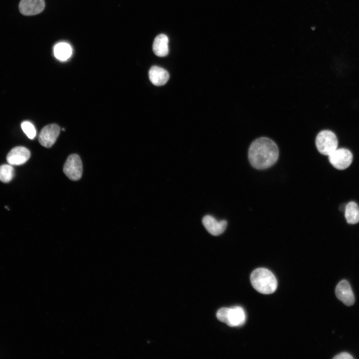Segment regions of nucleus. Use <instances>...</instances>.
<instances>
[{
  "label": "nucleus",
  "instance_id": "f257e3e1",
  "mask_svg": "<svg viewBox=\"0 0 359 359\" xmlns=\"http://www.w3.org/2000/svg\"><path fill=\"white\" fill-rule=\"evenodd\" d=\"M248 155L251 165L256 169L263 170L271 167L277 162L279 149L272 140L261 137L251 143Z\"/></svg>",
  "mask_w": 359,
  "mask_h": 359
},
{
  "label": "nucleus",
  "instance_id": "f03ea898",
  "mask_svg": "<svg viewBox=\"0 0 359 359\" xmlns=\"http://www.w3.org/2000/svg\"><path fill=\"white\" fill-rule=\"evenodd\" d=\"M250 281L253 288L264 294H272L277 287V281L269 270L259 268L254 270L250 275Z\"/></svg>",
  "mask_w": 359,
  "mask_h": 359
},
{
  "label": "nucleus",
  "instance_id": "7ed1b4c3",
  "mask_svg": "<svg viewBox=\"0 0 359 359\" xmlns=\"http://www.w3.org/2000/svg\"><path fill=\"white\" fill-rule=\"evenodd\" d=\"M218 320L230 327H238L244 324L246 314L243 309L239 306L222 308L216 313Z\"/></svg>",
  "mask_w": 359,
  "mask_h": 359
},
{
  "label": "nucleus",
  "instance_id": "20e7f679",
  "mask_svg": "<svg viewBox=\"0 0 359 359\" xmlns=\"http://www.w3.org/2000/svg\"><path fill=\"white\" fill-rule=\"evenodd\" d=\"M315 142L319 153L325 156H329L338 148V138L335 134L330 130L320 132L316 137Z\"/></svg>",
  "mask_w": 359,
  "mask_h": 359
},
{
  "label": "nucleus",
  "instance_id": "39448f33",
  "mask_svg": "<svg viewBox=\"0 0 359 359\" xmlns=\"http://www.w3.org/2000/svg\"><path fill=\"white\" fill-rule=\"evenodd\" d=\"M328 156L331 165L340 170L348 168L352 163L353 159L351 152L345 148H337Z\"/></svg>",
  "mask_w": 359,
  "mask_h": 359
},
{
  "label": "nucleus",
  "instance_id": "423d86ee",
  "mask_svg": "<svg viewBox=\"0 0 359 359\" xmlns=\"http://www.w3.org/2000/svg\"><path fill=\"white\" fill-rule=\"evenodd\" d=\"M83 166L79 156L76 154L70 155L66 160L63 172L72 180H80L82 175Z\"/></svg>",
  "mask_w": 359,
  "mask_h": 359
},
{
  "label": "nucleus",
  "instance_id": "0eeeda50",
  "mask_svg": "<svg viewBox=\"0 0 359 359\" xmlns=\"http://www.w3.org/2000/svg\"><path fill=\"white\" fill-rule=\"evenodd\" d=\"M60 131V127L57 124H51L46 125L42 129L39 134V143L44 147H51L56 142Z\"/></svg>",
  "mask_w": 359,
  "mask_h": 359
},
{
  "label": "nucleus",
  "instance_id": "6e6552de",
  "mask_svg": "<svg viewBox=\"0 0 359 359\" xmlns=\"http://www.w3.org/2000/svg\"><path fill=\"white\" fill-rule=\"evenodd\" d=\"M30 156V153L27 148L18 146L10 151L6 156V161L11 166H19L25 163Z\"/></svg>",
  "mask_w": 359,
  "mask_h": 359
},
{
  "label": "nucleus",
  "instance_id": "1a4fd4ad",
  "mask_svg": "<svg viewBox=\"0 0 359 359\" xmlns=\"http://www.w3.org/2000/svg\"><path fill=\"white\" fill-rule=\"evenodd\" d=\"M45 6L44 0H20L18 8L24 15H34L40 13Z\"/></svg>",
  "mask_w": 359,
  "mask_h": 359
},
{
  "label": "nucleus",
  "instance_id": "9d476101",
  "mask_svg": "<svg viewBox=\"0 0 359 359\" xmlns=\"http://www.w3.org/2000/svg\"><path fill=\"white\" fill-rule=\"evenodd\" d=\"M335 293L337 297L347 306H350L354 304V293L348 281H341L336 288Z\"/></svg>",
  "mask_w": 359,
  "mask_h": 359
},
{
  "label": "nucleus",
  "instance_id": "9b49d317",
  "mask_svg": "<svg viewBox=\"0 0 359 359\" xmlns=\"http://www.w3.org/2000/svg\"><path fill=\"white\" fill-rule=\"evenodd\" d=\"M202 224L207 231L214 236L219 235L225 230L227 221L225 220H217L211 215H205L202 218Z\"/></svg>",
  "mask_w": 359,
  "mask_h": 359
},
{
  "label": "nucleus",
  "instance_id": "f8f14e48",
  "mask_svg": "<svg viewBox=\"0 0 359 359\" xmlns=\"http://www.w3.org/2000/svg\"><path fill=\"white\" fill-rule=\"evenodd\" d=\"M149 77L154 85L159 86L165 85L168 82L170 75L165 69L157 66H153L149 70Z\"/></svg>",
  "mask_w": 359,
  "mask_h": 359
},
{
  "label": "nucleus",
  "instance_id": "ddd939ff",
  "mask_svg": "<svg viewBox=\"0 0 359 359\" xmlns=\"http://www.w3.org/2000/svg\"><path fill=\"white\" fill-rule=\"evenodd\" d=\"M168 43L169 39L166 35L160 34L157 36L153 44V50L154 53L160 57L167 55L169 53Z\"/></svg>",
  "mask_w": 359,
  "mask_h": 359
},
{
  "label": "nucleus",
  "instance_id": "4468645a",
  "mask_svg": "<svg viewBox=\"0 0 359 359\" xmlns=\"http://www.w3.org/2000/svg\"><path fill=\"white\" fill-rule=\"evenodd\" d=\"M345 216L349 224H356L359 222V207L354 201H351L346 205Z\"/></svg>",
  "mask_w": 359,
  "mask_h": 359
},
{
  "label": "nucleus",
  "instance_id": "2eb2a0df",
  "mask_svg": "<svg viewBox=\"0 0 359 359\" xmlns=\"http://www.w3.org/2000/svg\"><path fill=\"white\" fill-rule=\"evenodd\" d=\"M55 57L59 60L65 61L72 54V48L69 44L65 42L57 44L54 48Z\"/></svg>",
  "mask_w": 359,
  "mask_h": 359
},
{
  "label": "nucleus",
  "instance_id": "dca6fc26",
  "mask_svg": "<svg viewBox=\"0 0 359 359\" xmlns=\"http://www.w3.org/2000/svg\"><path fill=\"white\" fill-rule=\"evenodd\" d=\"M14 175V170L10 165L4 164L0 166V180L4 183L9 182Z\"/></svg>",
  "mask_w": 359,
  "mask_h": 359
},
{
  "label": "nucleus",
  "instance_id": "f3484780",
  "mask_svg": "<svg viewBox=\"0 0 359 359\" xmlns=\"http://www.w3.org/2000/svg\"><path fill=\"white\" fill-rule=\"evenodd\" d=\"M21 127L28 138L33 139L35 137L36 130L31 123L27 121H24L21 123Z\"/></svg>",
  "mask_w": 359,
  "mask_h": 359
},
{
  "label": "nucleus",
  "instance_id": "a211bd4d",
  "mask_svg": "<svg viewBox=\"0 0 359 359\" xmlns=\"http://www.w3.org/2000/svg\"><path fill=\"white\" fill-rule=\"evenodd\" d=\"M335 359H353V357L348 353L342 352L334 357Z\"/></svg>",
  "mask_w": 359,
  "mask_h": 359
},
{
  "label": "nucleus",
  "instance_id": "6ab92c4d",
  "mask_svg": "<svg viewBox=\"0 0 359 359\" xmlns=\"http://www.w3.org/2000/svg\"><path fill=\"white\" fill-rule=\"evenodd\" d=\"M346 205H341V206H340V209L341 211H345V208H346Z\"/></svg>",
  "mask_w": 359,
  "mask_h": 359
}]
</instances>
